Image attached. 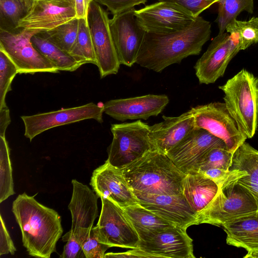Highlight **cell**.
<instances>
[{
    "label": "cell",
    "instance_id": "6da1fadb",
    "mask_svg": "<svg viewBox=\"0 0 258 258\" xmlns=\"http://www.w3.org/2000/svg\"><path fill=\"white\" fill-rule=\"evenodd\" d=\"M211 34L210 22L197 17L185 28L166 34L146 33L136 63L159 73L184 58L199 55Z\"/></svg>",
    "mask_w": 258,
    "mask_h": 258
},
{
    "label": "cell",
    "instance_id": "7a4b0ae2",
    "mask_svg": "<svg viewBox=\"0 0 258 258\" xmlns=\"http://www.w3.org/2000/svg\"><path fill=\"white\" fill-rule=\"evenodd\" d=\"M12 212L30 255L49 258L56 251V243L63 233L61 217L56 211L24 192L14 201Z\"/></svg>",
    "mask_w": 258,
    "mask_h": 258
},
{
    "label": "cell",
    "instance_id": "3957f363",
    "mask_svg": "<svg viewBox=\"0 0 258 258\" xmlns=\"http://www.w3.org/2000/svg\"><path fill=\"white\" fill-rule=\"evenodd\" d=\"M121 169L135 194H183L186 174L166 154L156 149Z\"/></svg>",
    "mask_w": 258,
    "mask_h": 258
},
{
    "label": "cell",
    "instance_id": "277c9868",
    "mask_svg": "<svg viewBox=\"0 0 258 258\" xmlns=\"http://www.w3.org/2000/svg\"><path fill=\"white\" fill-rule=\"evenodd\" d=\"M219 88L228 111L247 138H252L258 125V78L242 69Z\"/></svg>",
    "mask_w": 258,
    "mask_h": 258
},
{
    "label": "cell",
    "instance_id": "5b68a950",
    "mask_svg": "<svg viewBox=\"0 0 258 258\" xmlns=\"http://www.w3.org/2000/svg\"><path fill=\"white\" fill-rule=\"evenodd\" d=\"M257 214L258 207L252 196L236 183L218 190L207 206L196 214L197 224L206 223L222 227Z\"/></svg>",
    "mask_w": 258,
    "mask_h": 258
},
{
    "label": "cell",
    "instance_id": "8992f818",
    "mask_svg": "<svg viewBox=\"0 0 258 258\" xmlns=\"http://www.w3.org/2000/svg\"><path fill=\"white\" fill-rule=\"evenodd\" d=\"M149 127L140 119L112 124L113 139L108 147L107 161L113 166L122 169L155 149L149 137Z\"/></svg>",
    "mask_w": 258,
    "mask_h": 258
},
{
    "label": "cell",
    "instance_id": "52a82bcc",
    "mask_svg": "<svg viewBox=\"0 0 258 258\" xmlns=\"http://www.w3.org/2000/svg\"><path fill=\"white\" fill-rule=\"evenodd\" d=\"M17 30L0 29V50L14 63L18 73H58L56 67L40 54L31 42L34 35L42 31L26 29Z\"/></svg>",
    "mask_w": 258,
    "mask_h": 258
},
{
    "label": "cell",
    "instance_id": "ba28073f",
    "mask_svg": "<svg viewBox=\"0 0 258 258\" xmlns=\"http://www.w3.org/2000/svg\"><path fill=\"white\" fill-rule=\"evenodd\" d=\"M190 110L195 118L196 128L204 129L222 140L232 153L247 139L225 103L212 102Z\"/></svg>",
    "mask_w": 258,
    "mask_h": 258
},
{
    "label": "cell",
    "instance_id": "9c48e42d",
    "mask_svg": "<svg viewBox=\"0 0 258 258\" xmlns=\"http://www.w3.org/2000/svg\"><path fill=\"white\" fill-rule=\"evenodd\" d=\"M87 20L100 78L116 74L120 63L112 37L107 12L93 1L89 8Z\"/></svg>",
    "mask_w": 258,
    "mask_h": 258
},
{
    "label": "cell",
    "instance_id": "30bf717a",
    "mask_svg": "<svg viewBox=\"0 0 258 258\" xmlns=\"http://www.w3.org/2000/svg\"><path fill=\"white\" fill-rule=\"evenodd\" d=\"M100 198L101 211L95 226L100 241L110 247L138 248L140 237L124 209L108 199Z\"/></svg>",
    "mask_w": 258,
    "mask_h": 258
},
{
    "label": "cell",
    "instance_id": "8fae6325",
    "mask_svg": "<svg viewBox=\"0 0 258 258\" xmlns=\"http://www.w3.org/2000/svg\"><path fill=\"white\" fill-rule=\"evenodd\" d=\"M140 25L147 32L166 34L180 30L190 25L196 17L176 3L158 2L135 11Z\"/></svg>",
    "mask_w": 258,
    "mask_h": 258
},
{
    "label": "cell",
    "instance_id": "7c38bea8",
    "mask_svg": "<svg viewBox=\"0 0 258 258\" xmlns=\"http://www.w3.org/2000/svg\"><path fill=\"white\" fill-rule=\"evenodd\" d=\"M103 105L93 102L56 111L21 116L25 126L24 136L31 141L36 136L50 128L93 119L103 122Z\"/></svg>",
    "mask_w": 258,
    "mask_h": 258
},
{
    "label": "cell",
    "instance_id": "4fadbf2b",
    "mask_svg": "<svg viewBox=\"0 0 258 258\" xmlns=\"http://www.w3.org/2000/svg\"><path fill=\"white\" fill-rule=\"evenodd\" d=\"M240 50L238 39L235 34L219 33L194 67L199 83H215L224 75L228 63Z\"/></svg>",
    "mask_w": 258,
    "mask_h": 258
},
{
    "label": "cell",
    "instance_id": "5bb4252c",
    "mask_svg": "<svg viewBox=\"0 0 258 258\" xmlns=\"http://www.w3.org/2000/svg\"><path fill=\"white\" fill-rule=\"evenodd\" d=\"M135 9L113 15L110 29L120 64L131 67L137 59L147 32L138 23Z\"/></svg>",
    "mask_w": 258,
    "mask_h": 258
},
{
    "label": "cell",
    "instance_id": "9a60e30c",
    "mask_svg": "<svg viewBox=\"0 0 258 258\" xmlns=\"http://www.w3.org/2000/svg\"><path fill=\"white\" fill-rule=\"evenodd\" d=\"M186 229L172 226L139 236L138 248L154 257L195 258Z\"/></svg>",
    "mask_w": 258,
    "mask_h": 258
},
{
    "label": "cell",
    "instance_id": "2e32d148",
    "mask_svg": "<svg viewBox=\"0 0 258 258\" xmlns=\"http://www.w3.org/2000/svg\"><path fill=\"white\" fill-rule=\"evenodd\" d=\"M217 147L226 146L222 140L207 131L196 128L166 155L181 171L187 174L197 172L206 154Z\"/></svg>",
    "mask_w": 258,
    "mask_h": 258
},
{
    "label": "cell",
    "instance_id": "e0dca14e",
    "mask_svg": "<svg viewBox=\"0 0 258 258\" xmlns=\"http://www.w3.org/2000/svg\"><path fill=\"white\" fill-rule=\"evenodd\" d=\"M77 18L72 0H37L20 21L18 29L52 30Z\"/></svg>",
    "mask_w": 258,
    "mask_h": 258
},
{
    "label": "cell",
    "instance_id": "ac0fdd59",
    "mask_svg": "<svg viewBox=\"0 0 258 258\" xmlns=\"http://www.w3.org/2000/svg\"><path fill=\"white\" fill-rule=\"evenodd\" d=\"M72 184L73 192L68 205L72 216V226L66 235L74 237L82 244L98 216L99 197L87 185L76 179H73Z\"/></svg>",
    "mask_w": 258,
    "mask_h": 258
},
{
    "label": "cell",
    "instance_id": "d6986e66",
    "mask_svg": "<svg viewBox=\"0 0 258 258\" xmlns=\"http://www.w3.org/2000/svg\"><path fill=\"white\" fill-rule=\"evenodd\" d=\"M90 184L99 198L108 199L122 208L139 204L122 169L107 160L93 171Z\"/></svg>",
    "mask_w": 258,
    "mask_h": 258
},
{
    "label": "cell",
    "instance_id": "ffe728a7",
    "mask_svg": "<svg viewBox=\"0 0 258 258\" xmlns=\"http://www.w3.org/2000/svg\"><path fill=\"white\" fill-rule=\"evenodd\" d=\"M139 204L173 225L187 229L197 225L196 213L183 194H135Z\"/></svg>",
    "mask_w": 258,
    "mask_h": 258
},
{
    "label": "cell",
    "instance_id": "44dd1931",
    "mask_svg": "<svg viewBox=\"0 0 258 258\" xmlns=\"http://www.w3.org/2000/svg\"><path fill=\"white\" fill-rule=\"evenodd\" d=\"M166 95L148 94L123 99H112L103 104L104 113L113 118L126 120L147 119L157 116L169 103Z\"/></svg>",
    "mask_w": 258,
    "mask_h": 258
},
{
    "label": "cell",
    "instance_id": "7402d4cb",
    "mask_svg": "<svg viewBox=\"0 0 258 258\" xmlns=\"http://www.w3.org/2000/svg\"><path fill=\"white\" fill-rule=\"evenodd\" d=\"M163 121L150 126L149 137L155 149L166 154L196 128L190 110L176 117L163 116Z\"/></svg>",
    "mask_w": 258,
    "mask_h": 258
},
{
    "label": "cell",
    "instance_id": "603a6c76",
    "mask_svg": "<svg viewBox=\"0 0 258 258\" xmlns=\"http://www.w3.org/2000/svg\"><path fill=\"white\" fill-rule=\"evenodd\" d=\"M227 244L247 251L244 258H258V214L226 224L222 227Z\"/></svg>",
    "mask_w": 258,
    "mask_h": 258
},
{
    "label": "cell",
    "instance_id": "cb8c5ba5",
    "mask_svg": "<svg viewBox=\"0 0 258 258\" xmlns=\"http://www.w3.org/2000/svg\"><path fill=\"white\" fill-rule=\"evenodd\" d=\"M218 190L214 181L199 172L186 174L183 180V195L196 214L207 206Z\"/></svg>",
    "mask_w": 258,
    "mask_h": 258
},
{
    "label": "cell",
    "instance_id": "d4e9b609",
    "mask_svg": "<svg viewBox=\"0 0 258 258\" xmlns=\"http://www.w3.org/2000/svg\"><path fill=\"white\" fill-rule=\"evenodd\" d=\"M230 169L244 170L247 172L248 175L237 183L249 191L258 207V150L245 142L234 153Z\"/></svg>",
    "mask_w": 258,
    "mask_h": 258
},
{
    "label": "cell",
    "instance_id": "484cf974",
    "mask_svg": "<svg viewBox=\"0 0 258 258\" xmlns=\"http://www.w3.org/2000/svg\"><path fill=\"white\" fill-rule=\"evenodd\" d=\"M41 33L32 37V44L40 54L53 63L59 71L74 72L81 66L68 53L60 49Z\"/></svg>",
    "mask_w": 258,
    "mask_h": 258
},
{
    "label": "cell",
    "instance_id": "4316f807",
    "mask_svg": "<svg viewBox=\"0 0 258 258\" xmlns=\"http://www.w3.org/2000/svg\"><path fill=\"white\" fill-rule=\"evenodd\" d=\"M139 236L175 226L139 204L123 208Z\"/></svg>",
    "mask_w": 258,
    "mask_h": 258
},
{
    "label": "cell",
    "instance_id": "83f0119b",
    "mask_svg": "<svg viewBox=\"0 0 258 258\" xmlns=\"http://www.w3.org/2000/svg\"><path fill=\"white\" fill-rule=\"evenodd\" d=\"M78 19L77 36L69 54L81 66L87 63L96 65L94 49L87 18Z\"/></svg>",
    "mask_w": 258,
    "mask_h": 258
},
{
    "label": "cell",
    "instance_id": "f1b7e54d",
    "mask_svg": "<svg viewBox=\"0 0 258 258\" xmlns=\"http://www.w3.org/2000/svg\"><path fill=\"white\" fill-rule=\"evenodd\" d=\"M218 16L215 21L217 23L220 34L225 32L227 25L236 19L242 11L252 14L253 0H219L218 2Z\"/></svg>",
    "mask_w": 258,
    "mask_h": 258
},
{
    "label": "cell",
    "instance_id": "f546056e",
    "mask_svg": "<svg viewBox=\"0 0 258 258\" xmlns=\"http://www.w3.org/2000/svg\"><path fill=\"white\" fill-rule=\"evenodd\" d=\"M8 143L0 136V203L15 194Z\"/></svg>",
    "mask_w": 258,
    "mask_h": 258
},
{
    "label": "cell",
    "instance_id": "4dcf8cb0",
    "mask_svg": "<svg viewBox=\"0 0 258 258\" xmlns=\"http://www.w3.org/2000/svg\"><path fill=\"white\" fill-rule=\"evenodd\" d=\"M78 26L79 19L75 18L41 33L60 49L69 54L77 36Z\"/></svg>",
    "mask_w": 258,
    "mask_h": 258
},
{
    "label": "cell",
    "instance_id": "1f68e13d",
    "mask_svg": "<svg viewBox=\"0 0 258 258\" xmlns=\"http://www.w3.org/2000/svg\"><path fill=\"white\" fill-rule=\"evenodd\" d=\"M28 10L23 0H0V29L10 31L18 29L20 21Z\"/></svg>",
    "mask_w": 258,
    "mask_h": 258
},
{
    "label": "cell",
    "instance_id": "d6a6232c",
    "mask_svg": "<svg viewBox=\"0 0 258 258\" xmlns=\"http://www.w3.org/2000/svg\"><path fill=\"white\" fill-rule=\"evenodd\" d=\"M226 30L237 36L240 50L246 49L258 43V17H252L248 21L236 19L227 25Z\"/></svg>",
    "mask_w": 258,
    "mask_h": 258
},
{
    "label": "cell",
    "instance_id": "836d02e7",
    "mask_svg": "<svg viewBox=\"0 0 258 258\" xmlns=\"http://www.w3.org/2000/svg\"><path fill=\"white\" fill-rule=\"evenodd\" d=\"M198 172L214 181L218 189H224L237 183L241 178L248 175L245 170L238 169L225 170L209 168Z\"/></svg>",
    "mask_w": 258,
    "mask_h": 258
},
{
    "label": "cell",
    "instance_id": "e575fe53",
    "mask_svg": "<svg viewBox=\"0 0 258 258\" xmlns=\"http://www.w3.org/2000/svg\"><path fill=\"white\" fill-rule=\"evenodd\" d=\"M17 74L16 66L5 52L0 50V108L7 105L6 97L12 90L11 84Z\"/></svg>",
    "mask_w": 258,
    "mask_h": 258
},
{
    "label": "cell",
    "instance_id": "d590c367",
    "mask_svg": "<svg viewBox=\"0 0 258 258\" xmlns=\"http://www.w3.org/2000/svg\"><path fill=\"white\" fill-rule=\"evenodd\" d=\"M233 156V154L228 151L226 147L213 148L201 161L198 171L209 168L228 170L232 165Z\"/></svg>",
    "mask_w": 258,
    "mask_h": 258
},
{
    "label": "cell",
    "instance_id": "8d00e7d4",
    "mask_svg": "<svg viewBox=\"0 0 258 258\" xmlns=\"http://www.w3.org/2000/svg\"><path fill=\"white\" fill-rule=\"evenodd\" d=\"M81 244L86 258H104L106 251L110 247L100 241L95 226L88 233Z\"/></svg>",
    "mask_w": 258,
    "mask_h": 258
},
{
    "label": "cell",
    "instance_id": "74e56055",
    "mask_svg": "<svg viewBox=\"0 0 258 258\" xmlns=\"http://www.w3.org/2000/svg\"><path fill=\"white\" fill-rule=\"evenodd\" d=\"M106 7L113 15L126 12L136 6L145 4L147 0H94Z\"/></svg>",
    "mask_w": 258,
    "mask_h": 258
},
{
    "label": "cell",
    "instance_id": "f35d334b",
    "mask_svg": "<svg viewBox=\"0 0 258 258\" xmlns=\"http://www.w3.org/2000/svg\"><path fill=\"white\" fill-rule=\"evenodd\" d=\"M176 3L184 7L192 14L195 17L200 16L204 11L219 0H156Z\"/></svg>",
    "mask_w": 258,
    "mask_h": 258
},
{
    "label": "cell",
    "instance_id": "ab89813d",
    "mask_svg": "<svg viewBox=\"0 0 258 258\" xmlns=\"http://www.w3.org/2000/svg\"><path fill=\"white\" fill-rule=\"evenodd\" d=\"M63 241H67L64 246L61 258H81L86 257L83 252L81 243L72 236L64 235L62 237Z\"/></svg>",
    "mask_w": 258,
    "mask_h": 258
},
{
    "label": "cell",
    "instance_id": "60d3db41",
    "mask_svg": "<svg viewBox=\"0 0 258 258\" xmlns=\"http://www.w3.org/2000/svg\"><path fill=\"white\" fill-rule=\"evenodd\" d=\"M0 217V255L9 253L14 255L16 251V248L14 244L2 215Z\"/></svg>",
    "mask_w": 258,
    "mask_h": 258
},
{
    "label": "cell",
    "instance_id": "b9f144b4",
    "mask_svg": "<svg viewBox=\"0 0 258 258\" xmlns=\"http://www.w3.org/2000/svg\"><path fill=\"white\" fill-rule=\"evenodd\" d=\"M109 257H154V256L139 248L119 253L109 252L105 253L104 258Z\"/></svg>",
    "mask_w": 258,
    "mask_h": 258
},
{
    "label": "cell",
    "instance_id": "7bdbcfd3",
    "mask_svg": "<svg viewBox=\"0 0 258 258\" xmlns=\"http://www.w3.org/2000/svg\"><path fill=\"white\" fill-rule=\"evenodd\" d=\"M93 1L73 0L78 19L87 18L89 8Z\"/></svg>",
    "mask_w": 258,
    "mask_h": 258
},
{
    "label": "cell",
    "instance_id": "ee69618b",
    "mask_svg": "<svg viewBox=\"0 0 258 258\" xmlns=\"http://www.w3.org/2000/svg\"><path fill=\"white\" fill-rule=\"evenodd\" d=\"M11 122L10 110L6 105L0 108V136H5L7 127Z\"/></svg>",
    "mask_w": 258,
    "mask_h": 258
},
{
    "label": "cell",
    "instance_id": "f6af8a7d",
    "mask_svg": "<svg viewBox=\"0 0 258 258\" xmlns=\"http://www.w3.org/2000/svg\"><path fill=\"white\" fill-rule=\"evenodd\" d=\"M24 3L25 4L26 6L28 8V9L29 10V9L32 7L33 4L35 2H36L37 0H23Z\"/></svg>",
    "mask_w": 258,
    "mask_h": 258
},
{
    "label": "cell",
    "instance_id": "bcb514c9",
    "mask_svg": "<svg viewBox=\"0 0 258 258\" xmlns=\"http://www.w3.org/2000/svg\"><path fill=\"white\" fill-rule=\"evenodd\" d=\"M72 1H73V0H72ZM73 2H74V1H73Z\"/></svg>",
    "mask_w": 258,
    "mask_h": 258
},
{
    "label": "cell",
    "instance_id": "7dc6e473",
    "mask_svg": "<svg viewBox=\"0 0 258 258\" xmlns=\"http://www.w3.org/2000/svg\"><path fill=\"white\" fill-rule=\"evenodd\" d=\"M47 1H50V0H47Z\"/></svg>",
    "mask_w": 258,
    "mask_h": 258
}]
</instances>
